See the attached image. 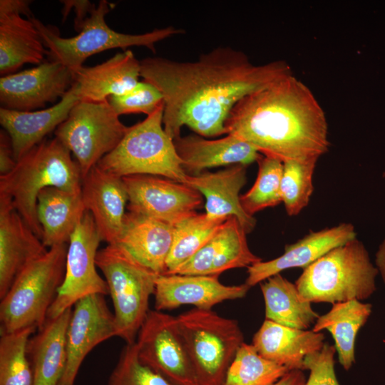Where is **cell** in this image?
I'll return each mask as SVG.
<instances>
[{
  "instance_id": "cell-1",
  "label": "cell",
  "mask_w": 385,
  "mask_h": 385,
  "mask_svg": "<svg viewBox=\"0 0 385 385\" xmlns=\"http://www.w3.org/2000/svg\"><path fill=\"white\" fill-rule=\"evenodd\" d=\"M140 62L141 77L163 96V128L173 140L184 125L202 137L227 135L225 122L238 101L292 74L284 61L255 65L226 46L195 61L148 57Z\"/></svg>"
},
{
  "instance_id": "cell-2",
  "label": "cell",
  "mask_w": 385,
  "mask_h": 385,
  "mask_svg": "<svg viewBox=\"0 0 385 385\" xmlns=\"http://www.w3.org/2000/svg\"><path fill=\"white\" fill-rule=\"evenodd\" d=\"M225 129L227 135L282 163L319 159L329 146L323 109L309 88L292 74L238 101Z\"/></svg>"
},
{
  "instance_id": "cell-3",
  "label": "cell",
  "mask_w": 385,
  "mask_h": 385,
  "mask_svg": "<svg viewBox=\"0 0 385 385\" xmlns=\"http://www.w3.org/2000/svg\"><path fill=\"white\" fill-rule=\"evenodd\" d=\"M82 175L71 151L56 137L45 138L16 163L14 168L0 175V197L9 199L18 213L41 240L42 229L36 205L39 192L56 187L81 193Z\"/></svg>"
},
{
  "instance_id": "cell-4",
  "label": "cell",
  "mask_w": 385,
  "mask_h": 385,
  "mask_svg": "<svg viewBox=\"0 0 385 385\" xmlns=\"http://www.w3.org/2000/svg\"><path fill=\"white\" fill-rule=\"evenodd\" d=\"M378 275L366 248L356 237L304 268L295 285L311 303L333 304L369 298L376 290Z\"/></svg>"
},
{
  "instance_id": "cell-5",
  "label": "cell",
  "mask_w": 385,
  "mask_h": 385,
  "mask_svg": "<svg viewBox=\"0 0 385 385\" xmlns=\"http://www.w3.org/2000/svg\"><path fill=\"white\" fill-rule=\"evenodd\" d=\"M67 250V243L50 247L17 276L1 299V334L42 327L64 279Z\"/></svg>"
},
{
  "instance_id": "cell-6",
  "label": "cell",
  "mask_w": 385,
  "mask_h": 385,
  "mask_svg": "<svg viewBox=\"0 0 385 385\" xmlns=\"http://www.w3.org/2000/svg\"><path fill=\"white\" fill-rule=\"evenodd\" d=\"M164 104L142 121L130 126L118 145L96 165L123 178L133 175L163 176L185 183L188 176L163 124Z\"/></svg>"
},
{
  "instance_id": "cell-7",
  "label": "cell",
  "mask_w": 385,
  "mask_h": 385,
  "mask_svg": "<svg viewBox=\"0 0 385 385\" xmlns=\"http://www.w3.org/2000/svg\"><path fill=\"white\" fill-rule=\"evenodd\" d=\"M111 4L101 0L81 26L78 34L63 38L58 30L45 25L38 19H31L40 34L43 43L48 50V60L57 61L71 71L83 66L86 59L98 53L130 46H145L155 52V44L183 31L173 26L156 29L141 34H127L109 27L105 16L111 11Z\"/></svg>"
},
{
  "instance_id": "cell-8",
  "label": "cell",
  "mask_w": 385,
  "mask_h": 385,
  "mask_svg": "<svg viewBox=\"0 0 385 385\" xmlns=\"http://www.w3.org/2000/svg\"><path fill=\"white\" fill-rule=\"evenodd\" d=\"M198 385H224L228 369L244 342L238 322L212 309L194 308L176 317Z\"/></svg>"
},
{
  "instance_id": "cell-9",
  "label": "cell",
  "mask_w": 385,
  "mask_h": 385,
  "mask_svg": "<svg viewBox=\"0 0 385 385\" xmlns=\"http://www.w3.org/2000/svg\"><path fill=\"white\" fill-rule=\"evenodd\" d=\"M96 265L104 275L113 301L117 337L133 344L149 312V299L155 293L159 274L116 244L98 250Z\"/></svg>"
},
{
  "instance_id": "cell-10",
  "label": "cell",
  "mask_w": 385,
  "mask_h": 385,
  "mask_svg": "<svg viewBox=\"0 0 385 385\" xmlns=\"http://www.w3.org/2000/svg\"><path fill=\"white\" fill-rule=\"evenodd\" d=\"M128 128L120 120L108 100H79L54 133L74 155L83 179L118 145Z\"/></svg>"
},
{
  "instance_id": "cell-11",
  "label": "cell",
  "mask_w": 385,
  "mask_h": 385,
  "mask_svg": "<svg viewBox=\"0 0 385 385\" xmlns=\"http://www.w3.org/2000/svg\"><path fill=\"white\" fill-rule=\"evenodd\" d=\"M101 241L102 238L93 217L86 210L70 237L64 279L46 319L60 315L87 296L109 294L106 279L96 270Z\"/></svg>"
},
{
  "instance_id": "cell-12",
  "label": "cell",
  "mask_w": 385,
  "mask_h": 385,
  "mask_svg": "<svg viewBox=\"0 0 385 385\" xmlns=\"http://www.w3.org/2000/svg\"><path fill=\"white\" fill-rule=\"evenodd\" d=\"M135 343L144 365L176 385H198L176 317L149 310Z\"/></svg>"
},
{
  "instance_id": "cell-13",
  "label": "cell",
  "mask_w": 385,
  "mask_h": 385,
  "mask_svg": "<svg viewBox=\"0 0 385 385\" xmlns=\"http://www.w3.org/2000/svg\"><path fill=\"white\" fill-rule=\"evenodd\" d=\"M123 179L128 195V211L172 225L195 212L202 202L198 191L168 178L133 175Z\"/></svg>"
},
{
  "instance_id": "cell-14",
  "label": "cell",
  "mask_w": 385,
  "mask_h": 385,
  "mask_svg": "<svg viewBox=\"0 0 385 385\" xmlns=\"http://www.w3.org/2000/svg\"><path fill=\"white\" fill-rule=\"evenodd\" d=\"M73 83L70 68L54 61L1 76V107L19 111H32L62 98Z\"/></svg>"
},
{
  "instance_id": "cell-15",
  "label": "cell",
  "mask_w": 385,
  "mask_h": 385,
  "mask_svg": "<svg viewBox=\"0 0 385 385\" xmlns=\"http://www.w3.org/2000/svg\"><path fill=\"white\" fill-rule=\"evenodd\" d=\"M115 336V316L105 295L91 294L77 302L67 329L66 367L58 385H73L86 356L98 344Z\"/></svg>"
},
{
  "instance_id": "cell-16",
  "label": "cell",
  "mask_w": 385,
  "mask_h": 385,
  "mask_svg": "<svg viewBox=\"0 0 385 385\" xmlns=\"http://www.w3.org/2000/svg\"><path fill=\"white\" fill-rule=\"evenodd\" d=\"M246 235L236 217L227 218L205 245L169 274L219 276L262 261L250 250Z\"/></svg>"
},
{
  "instance_id": "cell-17",
  "label": "cell",
  "mask_w": 385,
  "mask_h": 385,
  "mask_svg": "<svg viewBox=\"0 0 385 385\" xmlns=\"http://www.w3.org/2000/svg\"><path fill=\"white\" fill-rule=\"evenodd\" d=\"M214 275L160 274L155 289V310L176 309L183 304L195 308L212 309V307L226 300L244 297L250 287L225 285Z\"/></svg>"
},
{
  "instance_id": "cell-18",
  "label": "cell",
  "mask_w": 385,
  "mask_h": 385,
  "mask_svg": "<svg viewBox=\"0 0 385 385\" xmlns=\"http://www.w3.org/2000/svg\"><path fill=\"white\" fill-rule=\"evenodd\" d=\"M48 250L26 225L11 201L0 197V298L21 271Z\"/></svg>"
},
{
  "instance_id": "cell-19",
  "label": "cell",
  "mask_w": 385,
  "mask_h": 385,
  "mask_svg": "<svg viewBox=\"0 0 385 385\" xmlns=\"http://www.w3.org/2000/svg\"><path fill=\"white\" fill-rule=\"evenodd\" d=\"M81 197L92 215L102 240L114 244L119 237L128 202L123 178L94 166L82 179Z\"/></svg>"
},
{
  "instance_id": "cell-20",
  "label": "cell",
  "mask_w": 385,
  "mask_h": 385,
  "mask_svg": "<svg viewBox=\"0 0 385 385\" xmlns=\"http://www.w3.org/2000/svg\"><path fill=\"white\" fill-rule=\"evenodd\" d=\"M356 237L354 226L347 222L310 232L296 242L287 245L281 256L249 266L245 283L251 287L287 269H304L332 250Z\"/></svg>"
},
{
  "instance_id": "cell-21",
  "label": "cell",
  "mask_w": 385,
  "mask_h": 385,
  "mask_svg": "<svg viewBox=\"0 0 385 385\" xmlns=\"http://www.w3.org/2000/svg\"><path fill=\"white\" fill-rule=\"evenodd\" d=\"M246 167L234 165L214 173L188 175L184 184L204 195L207 215L224 219L235 217L247 234L254 230L256 220L245 212L239 195L247 181Z\"/></svg>"
},
{
  "instance_id": "cell-22",
  "label": "cell",
  "mask_w": 385,
  "mask_h": 385,
  "mask_svg": "<svg viewBox=\"0 0 385 385\" xmlns=\"http://www.w3.org/2000/svg\"><path fill=\"white\" fill-rule=\"evenodd\" d=\"M78 101V87L73 83L64 96L48 108L19 111L1 107L0 123L11 139L16 161L56 130Z\"/></svg>"
},
{
  "instance_id": "cell-23",
  "label": "cell",
  "mask_w": 385,
  "mask_h": 385,
  "mask_svg": "<svg viewBox=\"0 0 385 385\" xmlns=\"http://www.w3.org/2000/svg\"><path fill=\"white\" fill-rule=\"evenodd\" d=\"M173 237V225L138 213H125L115 243L135 260L157 274L167 272L166 262Z\"/></svg>"
},
{
  "instance_id": "cell-24",
  "label": "cell",
  "mask_w": 385,
  "mask_h": 385,
  "mask_svg": "<svg viewBox=\"0 0 385 385\" xmlns=\"http://www.w3.org/2000/svg\"><path fill=\"white\" fill-rule=\"evenodd\" d=\"M140 62L127 49L98 65L72 71L80 101L101 102L123 94L139 82Z\"/></svg>"
},
{
  "instance_id": "cell-25",
  "label": "cell",
  "mask_w": 385,
  "mask_h": 385,
  "mask_svg": "<svg viewBox=\"0 0 385 385\" xmlns=\"http://www.w3.org/2000/svg\"><path fill=\"white\" fill-rule=\"evenodd\" d=\"M174 144L185 172L195 175L218 166H247L262 155L249 143L230 134L217 140L197 135L180 136L174 139Z\"/></svg>"
},
{
  "instance_id": "cell-26",
  "label": "cell",
  "mask_w": 385,
  "mask_h": 385,
  "mask_svg": "<svg viewBox=\"0 0 385 385\" xmlns=\"http://www.w3.org/2000/svg\"><path fill=\"white\" fill-rule=\"evenodd\" d=\"M72 309L46 319L37 334L29 338L27 355L34 385H58L61 381L67 363V329Z\"/></svg>"
},
{
  "instance_id": "cell-27",
  "label": "cell",
  "mask_w": 385,
  "mask_h": 385,
  "mask_svg": "<svg viewBox=\"0 0 385 385\" xmlns=\"http://www.w3.org/2000/svg\"><path fill=\"white\" fill-rule=\"evenodd\" d=\"M324 338L321 332L294 329L265 319L254 334L252 344L262 357L289 371H303L305 356L320 351Z\"/></svg>"
},
{
  "instance_id": "cell-28",
  "label": "cell",
  "mask_w": 385,
  "mask_h": 385,
  "mask_svg": "<svg viewBox=\"0 0 385 385\" xmlns=\"http://www.w3.org/2000/svg\"><path fill=\"white\" fill-rule=\"evenodd\" d=\"M86 211L81 194L56 187L43 189L37 197L36 212L46 247L68 244L70 237Z\"/></svg>"
},
{
  "instance_id": "cell-29",
  "label": "cell",
  "mask_w": 385,
  "mask_h": 385,
  "mask_svg": "<svg viewBox=\"0 0 385 385\" xmlns=\"http://www.w3.org/2000/svg\"><path fill=\"white\" fill-rule=\"evenodd\" d=\"M49 51L31 19L0 16V73H14L25 63L39 65Z\"/></svg>"
},
{
  "instance_id": "cell-30",
  "label": "cell",
  "mask_w": 385,
  "mask_h": 385,
  "mask_svg": "<svg viewBox=\"0 0 385 385\" xmlns=\"http://www.w3.org/2000/svg\"><path fill=\"white\" fill-rule=\"evenodd\" d=\"M260 284L265 304V319L306 330L319 317L312 309L311 302L302 297L295 284L280 273Z\"/></svg>"
},
{
  "instance_id": "cell-31",
  "label": "cell",
  "mask_w": 385,
  "mask_h": 385,
  "mask_svg": "<svg viewBox=\"0 0 385 385\" xmlns=\"http://www.w3.org/2000/svg\"><path fill=\"white\" fill-rule=\"evenodd\" d=\"M371 309V304L357 299L334 303L327 313L318 317L312 329L314 332L327 329L331 333L339 361L346 371L355 362V339Z\"/></svg>"
},
{
  "instance_id": "cell-32",
  "label": "cell",
  "mask_w": 385,
  "mask_h": 385,
  "mask_svg": "<svg viewBox=\"0 0 385 385\" xmlns=\"http://www.w3.org/2000/svg\"><path fill=\"white\" fill-rule=\"evenodd\" d=\"M226 220L209 217L205 212L199 214L194 212L175 224L165 274H171L193 256Z\"/></svg>"
},
{
  "instance_id": "cell-33",
  "label": "cell",
  "mask_w": 385,
  "mask_h": 385,
  "mask_svg": "<svg viewBox=\"0 0 385 385\" xmlns=\"http://www.w3.org/2000/svg\"><path fill=\"white\" fill-rule=\"evenodd\" d=\"M289 370L258 354L245 342L230 364L224 385H273Z\"/></svg>"
},
{
  "instance_id": "cell-34",
  "label": "cell",
  "mask_w": 385,
  "mask_h": 385,
  "mask_svg": "<svg viewBox=\"0 0 385 385\" xmlns=\"http://www.w3.org/2000/svg\"><path fill=\"white\" fill-rule=\"evenodd\" d=\"M35 328H26L0 337V385H34V373L27 355V344Z\"/></svg>"
},
{
  "instance_id": "cell-35",
  "label": "cell",
  "mask_w": 385,
  "mask_h": 385,
  "mask_svg": "<svg viewBox=\"0 0 385 385\" xmlns=\"http://www.w3.org/2000/svg\"><path fill=\"white\" fill-rule=\"evenodd\" d=\"M257 163L259 170L254 185L240 196L242 207L250 216L282 202L280 185L283 163L274 158L264 155Z\"/></svg>"
},
{
  "instance_id": "cell-36",
  "label": "cell",
  "mask_w": 385,
  "mask_h": 385,
  "mask_svg": "<svg viewBox=\"0 0 385 385\" xmlns=\"http://www.w3.org/2000/svg\"><path fill=\"white\" fill-rule=\"evenodd\" d=\"M317 160H289L283 163L280 192L288 215H297L309 204L314 190L312 178Z\"/></svg>"
},
{
  "instance_id": "cell-37",
  "label": "cell",
  "mask_w": 385,
  "mask_h": 385,
  "mask_svg": "<svg viewBox=\"0 0 385 385\" xmlns=\"http://www.w3.org/2000/svg\"><path fill=\"white\" fill-rule=\"evenodd\" d=\"M108 385H176L144 365L135 343L126 344L112 371Z\"/></svg>"
},
{
  "instance_id": "cell-38",
  "label": "cell",
  "mask_w": 385,
  "mask_h": 385,
  "mask_svg": "<svg viewBox=\"0 0 385 385\" xmlns=\"http://www.w3.org/2000/svg\"><path fill=\"white\" fill-rule=\"evenodd\" d=\"M108 101L118 115L131 113L149 115L164 104L161 92L145 80L123 94L108 97Z\"/></svg>"
},
{
  "instance_id": "cell-39",
  "label": "cell",
  "mask_w": 385,
  "mask_h": 385,
  "mask_svg": "<svg viewBox=\"0 0 385 385\" xmlns=\"http://www.w3.org/2000/svg\"><path fill=\"white\" fill-rule=\"evenodd\" d=\"M335 346L324 343L322 349L307 355L304 370L310 374L304 385H340L334 371Z\"/></svg>"
},
{
  "instance_id": "cell-40",
  "label": "cell",
  "mask_w": 385,
  "mask_h": 385,
  "mask_svg": "<svg viewBox=\"0 0 385 385\" xmlns=\"http://www.w3.org/2000/svg\"><path fill=\"white\" fill-rule=\"evenodd\" d=\"M61 2L63 4L62 9L63 22L66 21L71 9L75 8L74 29L77 32L80 31L81 26L87 19V14L89 15L96 7L95 4L87 0H63Z\"/></svg>"
},
{
  "instance_id": "cell-41",
  "label": "cell",
  "mask_w": 385,
  "mask_h": 385,
  "mask_svg": "<svg viewBox=\"0 0 385 385\" xmlns=\"http://www.w3.org/2000/svg\"><path fill=\"white\" fill-rule=\"evenodd\" d=\"M14 156L12 141L6 130L0 131V175L11 172L16 165Z\"/></svg>"
},
{
  "instance_id": "cell-42",
  "label": "cell",
  "mask_w": 385,
  "mask_h": 385,
  "mask_svg": "<svg viewBox=\"0 0 385 385\" xmlns=\"http://www.w3.org/2000/svg\"><path fill=\"white\" fill-rule=\"evenodd\" d=\"M31 3V1L27 0H1L0 16L24 14L31 19L34 17L29 8Z\"/></svg>"
},
{
  "instance_id": "cell-43",
  "label": "cell",
  "mask_w": 385,
  "mask_h": 385,
  "mask_svg": "<svg viewBox=\"0 0 385 385\" xmlns=\"http://www.w3.org/2000/svg\"><path fill=\"white\" fill-rule=\"evenodd\" d=\"M306 378L300 369L291 370L273 385H304Z\"/></svg>"
},
{
  "instance_id": "cell-44",
  "label": "cell",
  "mask_w": 385,
  "mask_h": 385,
  "mask_svg": "<svg viewBox=\"0 0 385 385\" xmlns=\"http://www.w3.org/2000/svg\"><path fill=\"white\" fill-rule=\"evenodd\" d=\"M374 265L385 284V237L380 243L375 254Z\"/></svg>"
}]
</instances>
